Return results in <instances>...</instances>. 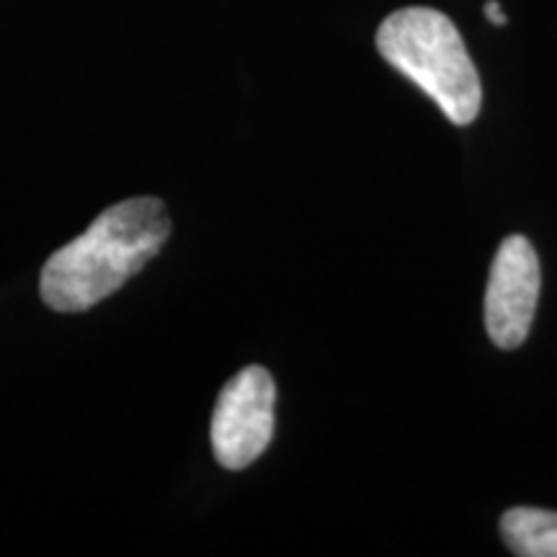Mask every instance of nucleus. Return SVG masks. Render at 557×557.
<instances>
[{"instance_id": "obj_1", "label": "nucleus", "mask_w": 557, "mask_h": 557, "mask_svg": "<svg viewBox=\"0 0 557 557\" xmlns=\"http://www.w3.org/2000/svg\"><path fill=\"white\" fill-rule=\"evenodd\" d=\"M163 201L127 199L52 253L41 271V299L58 312H83L114 295L169 240Z\"/></svg>"}, {"instance_id": "obj_2", "label": "nucleus", "mask_w": 557, "mask_h": 557, "mask_svg": "<svg viewBox=\"0 0 557 557\" xmlns=\"http://www.w3.org/2000/svg\"><path fill=\"white\" fill-rule=\"evenodd\" d=\"M377 50L398 73L436 101L449 122H475L483 103V86L470 60L462 34L434 9H400L382 21Z\"/></svg>"}, {"instance_id": "obj_3", "label": "nucleus", "mask_w": 557, "mask_h": 557, "mask_svg": "<svg viewBox=\"0 0 557 557\" xmlns=\"http://www.w3.org/2000/svg\"><path fill=\"white\" fill-rule=\"evenodd\" d=\"M276 387L263 367H248L222 387L212 416V449L222 468L253 465L274 434Z\"/></svg>"}, {"instance_id": "obj_4", "label": "nucleus", "mask_w": 557, "mask_h": 557, "mask_svg": "<svg viewBox=\"0 0 557 557\" xmlns=\"http://www.w3.org/2000/svg\"><path fill=\"white\" fill-rule=\"evenodd\" d=\"M540 259L524 235L500 243L485 292V329L493 344L517 348L527 341L540 299Z\"/></svg>"}, {"instance_id": "obj_5", "label": "nucleus", "mask_w": 557, "mask_h": 557, "mask_svg": "<svg viewBox=\"0 0 557 557\" xmlns=\"http://www.w3.org/2000/svg\"><path fill=\"white\" fill-rule=\"evenodd\" d=\"M500 534L513 555L557 557V513L542 508H511L500 519Z\"/></svg>"}, {"instance_id": "obj_6", "label": "nucleus", "mask_w": 557, "mask_h": 557, "mask_svg": "<svg viewBox=\"0 0 557 557\" xmlns=\"http://www.w3.org/2000/svg\"><path fill=\"white\" fill-rule=\"evenodd\" d=\"M485 18L491 21V24L504 26L506 24V13H504V9H500V3H496V0L485 3Z\"/></svg>"}]
</instances>
